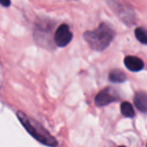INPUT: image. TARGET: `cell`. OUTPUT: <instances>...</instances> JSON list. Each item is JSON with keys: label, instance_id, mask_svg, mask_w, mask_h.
Masks as SVG:
<instances>
[{"label": "cell", "instance_id": "cell-6", "mask_svg": "<svg viewBox=\"0 0 147 147\" xmlns=\"http://www.w3.org/2000/svg\"><path fill=\"white\" fill-rule=\"evenodd\" d=\"M134 104L139 111L147 113V94L144 92H137L134 96Z\"/></svg>", "mask_w": 147, "mask_h": 147}, {"label": "cell", "instance_id": "cell-9", "mask_svg": "<svg viewBox=\"0 0 147 147\" xmlns=\"http://www.w3.org/2000/svg\"><path fill=\"white\" fill-rule=\"evenodd\" d=\"M135 36L143 45H147V29L143 27H137L135 29Z\"/></svg>", "mask_w": 147, "mask_h": 147}, {"label": "cell", "instance_id": "cell-7", "mask_svg": "<svg viewBox=\"0 0 147 147\" xmlns=\"http://www.w3.org/2000/svg\"><path fill=\"white\" fill-rule=\"evenodd\" d=\"M126 75L123 73L122 71L120 69H113V71H110L109 74V80L111 81L112 83H123L126 81Z\"/></svg>", "mask_w": 147, "mask_h": 147}, {"label": "cell", "instance_id": "cell-4", "mask_svg": "<svg viewBox=\"0 0 147 147\" xmlns=\"http://www.w3.org/2000/svg\"><path fill=\"white\" fill-rule=\"evenodd\" d=\"M73 39V33L67 24H61L55 30L53 35V40L55 45L59 47H63L67 45Z\"/></svg>", "mask_w": 147, "mask_h": 147}, {"label": "cell", "instance_id": "cell-2", "mask_svg": "<svg viewBox=\"0 0 147 147\" xmlns=\"http://www.w3.org/2000/svg\"><path fill=\"white\" fill-rule=\"evenodd\" d=\"M17 117L20 120L22 126L37 141H39V142L45 145H47V146H57L59 144L57 141L55 139V137L51 136L39 123H37L36 121L32 120V119L28 118L23 112L18 111L17 112Z\"/></svg>", "mask_w": 147, "mask_h": 147}, {"label": "cell", "instance_id": "cell-8", "mask_svg": "<svg viewBox=\"0 0 147 147\" xmlns=\"http://www.w3.org/2000/svg\"><path fill=\"white\" fill-rule=\"evenodd\" d=\"M121 113H122L123 116L127 117V118H133L135 115L132 105L128 102H123L121 104Z\"/></svg>", "mask_w": 147, "mask_h": 147}, {"label": "cell", "instance_id": "cell-3", "mask_svg": "<svg viewBox=\"0 0 147 147\" xmlns=\"http://www.w3.org/2000/svg\"><path fill=\"white\" fill-rule=\"evenodd\" d=\"M120 99L118 92L113 88H105L102 90L95 98V104L98 107L107 106V105L111 104L113 102H116Z\"/></svg>", "mask_w": 147, "mask_h": 147}, {"label": "cell", "instance_id": "cell-5", "mask_svg": "<svg viewBox=\"0 0 147 147\" xmlns=\"http://www.w3.org/2000/svg\"><path fill=\"white\" fill-rule=\"evenodd\" d=\"M124 63L127 69L131 71H139L144 67V63L142 59L137 57H132V55H128L125 57Z\"/></svg>", "mask_w": 147, "mask_h": 147}, {"label": "cell", "instance_id": "cell-10", "mask_svg": "<svg viewBox=\"0 0 147 147\" xmlns=\"http://www.w3.org/2000/svg\"><path fill=\"white\" fill-rule=\"evenodd\" d=\"M0 4L2 5V6H9L10 5V0H0Z\"/></svg>", "mask_w": 147, "mask_h": 147}, {"label": "cell", "instance_id": "cell-1", "mask_svg": "<svg viewBox=\"0 0 147 147\" xmlns=\"http://www.w3.org/2000/svg\"><path fill=\"white\" fill-rule=\"evenodd\" d=\"M115 37V30L107 23H101L98 28L84 33L85 40L94 51H102L110 45Z\"/></svg>", "mask_w": 147, "mask_h": 147}]
</instances>
